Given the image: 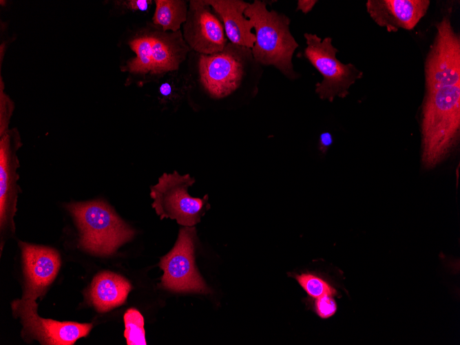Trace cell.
<instances>
[{
  "mask_svg": "<svg viewBox=\"0 0 460 345\" xmlns=\"http://www.w3.org/2000/svg\"><path fill=\"white\" fill-rule=\"evenodd\" d=\"M222 23L229 42L251 49L255 42L251 22L244 12L248 2L242 0H206Z\"/></svg>",
  "mask_w": 460,
  "mask_h": 345,
  "instance_id": "5bb4252c",
  "label": "cell"
},
{
  "mask_svg": "<svg viewBox=\"0 0 460 345\" xmlns=\"http://www.w3.org/2000/svg\"><path fill=\"white\" fill-rule=\"evenodd\" d=\"M15 317L23 326L22 337L27 342L37 340L41 344L72 345L79 338L88 335L92 324L74 322H59L41 317L35 300L23 298L12 302Z\"/></svg>",
  "mask_w": 460,
  "mask_h": 345,
  "instance_id": "9c48e42d",
  "label": "cell"
},
{
  "mask_svg": "<svg viewBox=\"0 0 460 345\" xmlns=\"http://www.w3.org/2000/svg\"><path fill=\"white\" fill-rule=\"evenodd\" d=\"M195 182L189 174L180 175L176 171L164 173L158 182L151 187L152 207L160 219L175 220L183 227H194L208 209L207 198H194L188 188Z\"/></svg>",
  "mask_w": 460,
  "mask_h": 345,
  "instance_id": "52a82bcc",
  "label": "cell"
},
{
  "mask_svg": "<svg viewBox=\"0 0 460 345\" xmlns=\"http://www.w3.org/2000/svg\"><path fill=\"white\" fill-rule=\"evenodd\" d=\"M182 34L190 50L202 54L220 52L229 42L222 23L206 0L189 1Z\"/></svg>",
  "mask_w": 460,
  "mask_h": 345,
  "instance_id": "8fae6325",
  "label": "cell"
},
{
  "mask_svg": "<svg viewBox=\"0 0 460 345\" xmlns=\"http://www.w3.org/2000/svg\"><path fill=\"white\" fill-rule=\"evenodd\" d=\"M315 309L320 317L328 318L335 313L337 304L331 295H326L316 300Z\"/></svg>",
  "mask_w": 460,
  "mask_h": 345,
  "instance_id": "44dd1931",
  "label": "cell"
},
{
  "mask_svg": "<svg viewBox=\"0 0 460 345\" xmlns=\"http://www.w3.org/2000/svg\"><path fill=\"white\" fill-rule=\"evenodd\" d=\"M196 242L195 227L180 229L174 246L160 258L159 266L163 275L160 286L174 292H209L196 266Z\"/></svg>",
  "mask_w": 460,
  "mask_h": 345,
  "instance_id": "ba28073f",
  "label": "cell"
},
{
  "mask_svg": "<svg viewBox=\"0 0 460 345\" xmlns=\"http://www.w3.org/2000/svg\"><path fill=\"white\" fill-rule=\"evenodd\" d=\"M304 290L312 297L320 298L336 293L335 289L323 279L311 273H302L295 276Z\"/></svg>",
  "mask_w": 460,
  "mask_h": 345,
  "instance_id": "d6986e66",
  "label": "cell"
},
{
  "mask_svg": "<svg viewBox=\"0 0 460 345\" xmlns=\"http://www.w3.org/2000/svg\"><path fill=\"white\" fill-rule=\"evenodd\" d=\"M124 337L127 345H146L144 319L136 309H129L123 316Z\"/></svg>",
  "mask_w": 460,
  "mask_h": 345,
  "instance_id": "e0dca14e",
  "label": "cell"
},
{
  "mask_svg": "<svg viewBox=\"0 0 460 345\" xmlns=\"http://www.w3.org/2000/svg\"><path fill=\"white\" fill-rule=\"evenodd\" d=\"M306 47L304 56L322 74L323 79L315 85V92L322 100L332 102L335 98H344L349 88L363 76V72L351 63L339 61L338 52L332 44V39H322L315 34L305 33Z\"/></svg>",
  "mask_w": 460,
  "mask_h": 345,
  "instance_id": "8992f818",
  "label": "cell"
},
{
  "mask_svg": "<svg viewBox=\"0 0 460 345\" xmlns=\"http://www.w3.org/2000/svg\"><path fill=\"white\" fill-rule=\"evenodd\" d=\"M153 25L164 32H177L185 22L189 2L183 0H156Z\"/></svg>",
  "mask_w": 460,
  "mask_h": 345,
  "instance_id": "2e32d148",
  "label": "cell"
},
{
  "mask_svg": "<svg viewBox=\"0 0 460 345\" xmlns=\"http://www.w3.org/2000/svg\"><path fill=\"white\" fill-rule=\"evenodd\" d=\"M317 2L313 0H299L297 2L296 10H301L303 13L306 14L313 9Z\"/></svg>",
  "mask_w": 460,
  "mask_h": 345,
  "instance_id": "603a6c76",
  "label": "cell"
},
{
  "mask_svg": "<svg viewBox=\"0 0 460 345\" xmlns=\"http://www.w3.org/2000/svg\"><path fill=\"white\" fill-rule=\"evenodd\" d=\"M333 143V138L330 133L324 132L320 137V149L326 151Z\"/></svg>",
  "mask_w": 460,
  "mask_h": 345,
  "instance_id": "cb8c5ba5",
  "label": "cell"
},
{
  "mask_svg": "<svg viewBox=\"0 0 460 345\" xmlns=\"http://www.w3.org/2000/svg\"><path fill=\"white\" fill-rule=\"evenodd\" d=\"M186 61L187 94L195 91L210 101L224 102L252 98L258 91L262 65L250 48L228 42L212 54L190 51Z\"/></svg>",
  "mask_w": 460,
  "mask_h": 345,
  "instance_id": "7a4b0ae2",
  "label": "cell"
},
{
  "mask_svg": "<svg viewBox=\"0 0 460 345\" xmlns=\"http://www.w3.org/2000/svg\"><path fill=\"white\" fill-rule=\"evenodd\" d=\"M426 56L421 111V160L431 169L457 145L460 131V37L448 16L436 25Z\"/></svg>",
  "mask_w": 460,
  "mask_h": 345,
  "instance_id": "6da1fadb",
  "label": "cell"
},
{
  "mask_svg": "<svg viewBox=\"0 0 460 345\" xmlns=\"http://www.w3.org/2000/svg\"><path fill=\"white\" fill-rule=\"evenodd\" d=\"M136 56L128 61L125 70L134 75L161 79L179 71L190 49L182 31L164 32L153 25L129 41Z\"/></svg>",
  "mask_w": 460,
  "mask_h": 345,
  "instance_id": "5b68a950",
  "label": "cell"
},
{
  "mask_svg": "<svg viewBox=\"0 0 460 345\" xmlns=\"http://www.w3.org/2000/svg\"><path fill=\"white\" fill-rule=\"evenodd\" d=\"M24 274L23 298L41 297L55 279L61 266L56 250L41 245L19 242Z\"/></svg>",
  "mask_w": 460,
  "mask_h": 345,
  "instance_id": "7c38bea8",
  "label": "cell"
},
{
  "mask_svg": "<svg viewBox=\"0 0 460 345\" xmlns=\"http://www.w3.org/2000/svg\"><path fill=\"white\" fill-rule=\"evenodd\" d=\"M65 207L79 230V246L94 255H112L135 234L105 201L72 202Z\"/></svg>",
  "mask_w": 460,
  "mask_h": 345,
  "instance_id": "277c9868",
  "label": "cell"
},
{
  "mask_svg": "<svg viewBox=\"0 0 460 345\" xmlns=\"http://www.w3.org/2000/svg\"><path fill=\"white\" fill-rule=\"evenodd\" d=\"M428 0H368L366 10L372 19L388 32L410 30L426 14Z\"/></svg>",
  "mask_w": 460,
  "mask_h": 345,
  "instance_id": "4fadbf2b",
  "label": "cell"
},
{
  "mask_svg": "<svg viewBox=\"0 0 460 345\" xmlns=\"http://www.w3.org/2000/svg\"><path fill=\"white\" fill-rule=\"evenodd\" d=\"M267 4L265 1L255 0L248 3L244 12L255 30L253 56L260 65H273L294 81L299 75L293 70L292 58L298 44L289 30L291 20L284 14L268 10Z\"/></svg>",
  "mask_w": 460,
  "mask_h": 345,
  "instance_id": "3957f363",
  "label": "cell"
},
{
  "mask_svg": "<svg viewBox=\"0 0 460 345\" xmlns=\"http://www.w3.org/2000/svg\"><path fill=\"white\" fill-rule=\"evenodd\" d=\"M159 87V94L163 103H172L181 99L187 94L188 86L185 74L179 71L167 75Z\"/></svg>",
  "mask_w": 460,
  "mask_h": 345,
  "instance_id": "ac0fdd59",
  "label": "cell"
},
{
  "mask_svg": "<svg viewBox=\"0 0 460 345\" xmlns=\"http://www.w3.org/2000/svg\"><path fill=\"white\" fill-rule=\"evenodd\" d=\"M21 140L17 129L0 136V236L1 249L6 240L14 233V217L20 188L17 185L19 167L17 151Z\"/></svg>",
  "mask_w": 460,
  "mask_h": 345,
  "instance_id": "30bf717a",
  "label": "cell"
},
{
  "mask_svg": "<svg viewBox=\"0 0 460 345\" xmlns=\"http://www.w3.org/2000/svg\"><path fill=\"white\" fill-rule=\"evenodd\" d=\"M121 2L129 10L146 12L149 8L152 1L149 0H130Z\"/></svg>",
  "mask_w": 460,
  "mask_h": 345,
  "instance_id": "7402d4cb",
  "label": "cell"
},
{
  "mask_svg": "<svg viewBox=\"0 0 460 345\" xmlns=\"http://www.w3.org/2000/svg\"><path fill=\"white\" fill-rule=\"evenodd\" d=\"M14 105L10 98L3 92L1 87L0 91V136L9 130L8 125L13 112Z\"/></svg>",
  "mask_w": 460,
  "mask_h": 345,
  "instance_id": "ffe728a7",
  "label": "cell"
},
{
  "mask_svg": "<svg viewBox=\"0 0 460 345\" xmlns=\"http://www.w3.org/2000/svg\"><path fill=\"white\" fill-rule=\"evenodd\" d=\"M132 288L124 277L103 271L94 278L87 296L97 311L105 313L123 304Z\"/></svg>",
  "mask_w": 460,
  "mask_h": 345,
  "instance_id": "9a60e30c",
  "label": "cell"
}]
</instances>
